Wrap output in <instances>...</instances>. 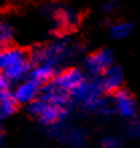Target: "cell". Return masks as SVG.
Wrapping results in <instances>:
<instances>
[{
	"instance_id": "16",
	"label": "cell",
	"mask_w": 140,
	"mask_h": 148,
	"mask_svg": "<svg viewBox=\"0 0 140 148\" xmlns=\"http://www.w3.org/2000/svg\"><path fill=\"white\" fill-rule=\"evenodd\" d=\"M8 84H10V79L5 78L3 74H1V77H0V89H1V92L8 90Z\"/></svg>"
},
{
	"instance_id": "13",
	"label": "cell",
	"mask_w": 140,
	"mask_h": 148,
	"mask_svg": "<svg viewBox=\"0 0 140 148\" xmlns=\"http://www.w3.org/2000/svg\"><path fill=\"white\" fill-rule=\"evenodd\" d=\"M109 31L115 39H124L132 31V24L129 22H119V23L113 24Z\"/></svg>"
},
{
	"instance_id": "2",
	"label": "cell",
	"mask_w": 140,
	"mask_h": 148,
	"mask_svg": "<svg viewBox=\"0 0 140 148\" xmlns=\"http://www.w3.org/2000/svg\"><path fill=\"white\" fill-rule=\"evenodd\" d=\"M30 113L32 116L38 117L43 124H54L58 120H61L66 112L63 106L54 105L42 98H38L30 104Z\"/></svg>"
},
{
	"instance_id": "8",
	"label": "cell",
	"mask_w": 140,
	"mask_h": 148,
	"mask_svg": "<svg viewBox=\"0 0 140 148\" xmlns=\"http://www.w3.org/2000/svg\"><path fill=\"white\" fill-rule=\"evenodd\" d=\"M124 75L119 66H110L108 70L102 73V77L100 79V85L106 92H115L120 90V86L123 84Z\"/></svg>"
},
{
	"instance_id": "4",
	"label": "cell",
	"mask_w": 140,
	"mask_h": 148,
	"mask_svg": "<svg viewBox=\"0 0 140 148\" xmlns=\"http://www.w3.org/2000/svg\"><path fill=\"white\" fill-rule=\"evenodd\" d=\"M113 53L108 49L96 51L85 59L86 70L92 74H102L105 70H108L113 66Z\"/></svg>"
},
{
	"instance_id": "12",
	"label": "cell",
	"mask_w": 140,
	"mask_h": 148,
	"mask_svg": "<svg viewBox=\"0 0 140 148\" xmlns=\"http://www.w3.org/2000/svg\"><path fill=\"white\" fill-rule=\"evenodd\" d=\"M55 16L58 18V20L61 22V24L63 26H73L78 19V15L77 12L71 10V8H61V10H57L55 11Z\"/></svg>"
},
{
	"instance_id": "5",
	"label": "cell",
	"mask_w": 140,
	"mask_h": 148,
	"mask_svg": "<svg viewBox=\"0 0 140 148\" xmlns=\"http://www.w3.org/2000/svg\"><path fill=\"white\" fill-rule=\"evenodd\" d=\"M84 74L80 69H75V67H71V69H67V70L62 71L58 77L55 78L54 85L57 88H59L63 92H70L73 93L74 90L80 88V86L84 84Z\"/></svg>"
},
{
	"instance_id": "9",
	"label": "cell",
	"mask_w": 140,
	"mask_h": 148,
	"mask_svg": "<svg viewBox=\"0 0 140 148\" xmlns=\"http://www.w3.org/2000/svg\"><path fill=\"white\" fill-rule=\"evenodd\" d=\"M40 98L47 102H50V104H54V105H59L65 108V105H66V102H67V93L61 90L59 88H57L55 85H50V86H46L42 90Z\"/></svg>"
},
{
	"instance_id": "14",
	"label": "cell",
	"mask_w": 140,
	"mask_h": 148,
	"mask_svg": "<svg viewBox=\"0 0 140 148\" xmlns=\"http://www.w3.org/2000/svg\"><path fill=\"white\" fill-rule=\"evenodd\" d=\"M14 39V28L7 22H1L0 24V42L3 46H8Z\"/></svg>"
},
{
	"instance_id": "11",
	"label": "cell",
	"mask_w": 140,
	"mask_h": 148,
	"mask_svg": "<svg viewBox=\"0 0 140 148\" xmlns=\"http://www.w3.org/2000/svg\"><path fill=\"white\" fill-rule=\"evenodd\" d=\"M16 100L14 94H11L8 90H4L0 94V114L1 117H7L16 110Z\"/></svg>"
},
{
	"instance_id": "1",
	"label": "cell",
	"mask_w": 140,
	"mask_h": 148,
	"mask_svg": "<svg viewBox=\"0 0 140 148\" xmlns=\"http://www.w3.org/2000/svg\"><path fill=\"white\" fill-rule=\"evenodd\" d=\"M0 69L10 81H19L30 74V59L27 53L19 47H5L0 54Z\"/></svg>"
},
{
	"instance_id": "6",
	"label": "cell",
	"mask_w": 140,
	"mask_h": 148,
	"mask_svg": "<svg viewBox=\"0 0 140 148\" xmlns=\"http://www.w3.org/2000/svg\"><path fill=\"white\" fill-rule=\"evenodd\" d=\"M39 90L40 89H39L38 82L28 78L26 81L20 82L12 94H14L16 102H19V104H31L36 100Z\"/></svg>"
},
{
	"instance_id": "10",
	"label": "cell",
	"mask_w": 140,
	"mask_h": 148,
	"mask_svg": "<svg viewBox=\"0 0 140 148\" xmlns=\"http://www.w3.org/2000/svg\"><path fill=\"white\" fill-rule=\"evenodd\" d=\"M54 77V67L47 63H40L38 66H35L30 71V78L40 84H46Z\"/></svg>"
},
{
	"instance_id": "3",
	"label": "cell",
	"mask_w": 140,
	"mask_h": 148,
	"mask_svg": "<svg viewBox=\"0 0 140 148\" xmlns=\"http://www.w3.org/2000/svg\"><path fill=\"white\" fill-rule=\"evenodd\" d=\"M101 90H104L100 85V81L97 82H84L80 88L74 90L73 96L77 97L80 101L84 102V105L88 106V108H96L97 105L101 104V100H100V94H101Z\"/></svg>"
},
{
	"instance_id": "15",
	"label": "cell",
	"mask_w": 140,
	"mask_h": 148,
	"mask_svg": "<svg viewBox=\"0 0 140 148\" xmlns=\"http://www.w3.org/2000/svg\"><path fill=\"white\" fill-rule=\"evenodd\" d=\"M115 8H116V4L113 3V1H108V3H105L104 5H102L101 10L105 12V14H109V12H112Z\"/></svg>"
},
{
	"instance_id": "7",
	"label": "cell",
	"mask_w": 140,
	"mask_h": 148,
	"mask_svg": "<svg viewBox=\"0 0 140 148\" xmlns=\"http://www.w3.org/2000/svg\"><path fill=\"white\" fill-rule=\"evenodd\" d=\"M115 108L123 117H132L136 113V104L135 100L127 90H117L113 96Z\"/></svg>"
}]
</instances>
